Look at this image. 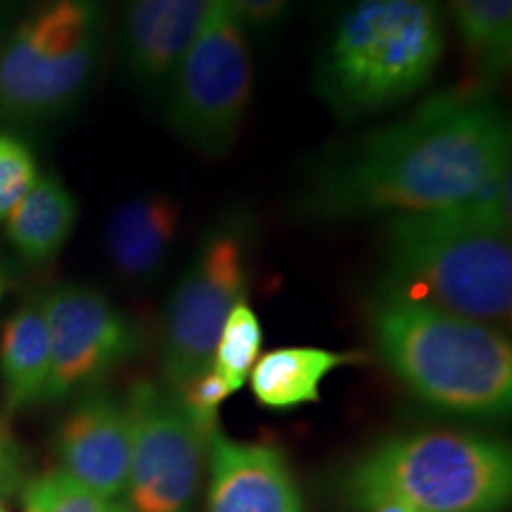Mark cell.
<instances>
[{
  "mask_svg": "<svg viewBox=\"0 0 512 512\" xmlns=\"http://www.w3.org/2000/svg\"><path fill=\"white\" fill-rule=\"evenodd\" d=\"M510 169V124L479 88L432 95L394 124L332 147L297 197L311 221L456 207Z\"/></svg>",
  "mask_w": 512,
  "mask_h": 512,
  "instance_id": "obj_1",
  "label": "cell"
},
{
  "mask_svg": "<svg viewBox=\"0 0 512 512\" xmlns=\"http://www.w3.org/2000/svg\"><path fill=\"white\" fill-rule=\"evenodd\" d=\"M382 290L501 328L512 309L510 223L475 202L389 216Z\"/></svg>",
  "mask_w": 512,
  "mask_h": 512,
  "instance_id": "obj_2",
  "label": "cell"
},
{
  "mask_svg": "<svg viewBox=\"0 0 512 512\" xmlns=\"http://www.w3.org/2000/svg\"><path fill=\"white\" fill-rule=\"evenodd\" d=\"M375 347L411 392L439 411L501 418L512 403V347L498 328L380 290Z\"/></svg>",
  "mask_w": 512,
  "mask_h": 512,
  "instance_id": "obj_3",
  "label": "cell"
},
{
  "mask_svg": "<svg viewBox=\"0 0 512 512\" xmlns=\"http://www.w3.org/2000/svg\"><path fill=\"white\" fill-rule=\"evenodd\" d=\"M444 48L441 0H354L320 57L316 91L337 117H373L420 93Z\"/></svg>",
  "mask_w": 512,
  "mask_h": 512,
  "instance_id": "obj_4",
  "label": "cell"
},
{
  "mask_svg": "<svg viewBox=\"0 0 512 512\" xmlns=\"http://www.w3.org/2000/svg\"><path fill=\"white\" fill-rule=\"evenodd\" d=\"M510 491L508 446L460 432L384 441L344 486L349 503L363 512L382 501L406 503L415 512H501Z\"/></svg>",
  "mask_w": 512,
  "mask_h": 512,
  "instance_id": "obj_5",
  "label": "cell"
},
{
  "mask_svg": "<svg viewBox=\"0 0 512 512\" xmlns=\"http://www.w3.org/2000/svg\"><path fill=\"white\" fill-rule=\"evenodd\" d=\"M100 48V0H43L0 48V119L36 124L72 110Z\"/></svg>",
  "mask_w": 512,
  "mask_h": 512,
  "instance_id": "obj_6",
  "label": "cell"
},
{
  "mask_svg": "<svg viewBox=\"0 0 512 512\" xmlns=\"http://www.w3.org/2000/svg\"><path fill=\"white\" fill-rule=\"evenodd\" d=\"M252 88L247 27L230 0H209L200 29L171 72L169 124L202 155H226L245 124Z\"/></svg>",
  "mask_w": 512,
  "mask_h": 512,
  "instance_id": "obj_7",
  "label": "cell"
},
{
  "mask_svg": "<svg viewBox=\"0 0 512 512\" xmlns=\"http://www.w3.org/2000/svg\"><path fill=\"white\" fill-rule=\"evenodd\" d=\"M254 235L242 216L216 221L190 256L164 313V387L181 394L211 368L216 342L235 304L245 302Z\"/></svg>",
  "mask_w": 512,
  "mask_h": 512,
  "instance_id": "obj_8",
  "label": "cell"
},
{
  "mask_svg": "<svg viewBox=\"0 0 512 512\" xmlns=\"http://www.w3.org/2000/svg\"><path fill=\"white\" fill-rule=\"evenodd\" d=\"M124 403L131 420L126 510L192 512L214 432H204L174 392L150 380L133 384Z\"/></svg>",
  "mask_w": 512,
  "mask_h": 512,
  "instance_id": "obj_9",
  "label": "cell"
},
{
  "mask_svg": "<svg viewBox=\"0 0 512 512\" xmlns=\"http://www.w3.org/2000/svg\"><path fill=\"white\" fill-rule=\"evenodd\" d=\"M41 299L50 339L46 401L79 392L136 354L133 320L95 287L60 285Z\"/></svg>",
  "mask_w": 512,
  "mask_h": 512,
  "instance_id": "obj_10",
  "label": "cell"
},
{
  "mask_svg": "<svg viewBox=\"0 0 512 512\" xmlns=\"http://www.w3.org/2000/svg\"><path fill=\"white\" fill-rule=\"evenodd\" d=\"M62 472L107 501H124L131 463V420L126 403L107 394L76 403L57 432Z\"/></svg>",
  "mask_w": 512,
  "mask_h": 512,
  "instance_id": "obj_11",
  "label": "cell"
},
{
  "mask_svg": "<svg viewBox=\"0 0 512 512\" xmlns=\"http://www.w3.org/2000/svg\"><path fill=\"white\" fill-rule=\"evenodd\" d=\"M207 512H302L285 456L271 446L238 444L216 430L209 439Z\"/></svg>",
  "mask_w": 512,
  "mask_h": 512,
  "instance_id": "obj_12",
  "label": "cell"
},
{
  "mask_svg": "<svg viewBox=\"0 0 512 512\" xmlns=\"http://www.w3.org/2000/svg\"><path fill=\"white\" fill-rule=\"evenodd\" d=\"M209 0H128L124 48L140 83L155 86L171 76L200 29Z\"/></svg>",
  "mask_w": 512,
  "mask_h": 512,
  "instance_id": "obj_13",
  "label": "cell"
},
{
  "mask_svg": "<svg viewBox=\"0 0 512 512\" xmlns=\"http://www.w3.org/2000/svg\"><path fill=\"white\" fill-rule=\"evenodd\" d=\"M181 219V202L164 192L140 195L119 204L105 226L110 264L128 280L152 278L176 245Z\"/></svg>",
  "mask_w": 512,
  "mask_h": 512,
  "instance_id": "obj_14",
  "label": "cell"
},
{
  "mask_svg": "<svg viewBox=\"0 0 512 512\" xmlns=\"http://www.w3.org/2000/svg\"><path fill=\"white\" fill-rule=\"evenodd\" d=\"M50 339L43 299H29L0 332V389L10 413L46 401Z\"/></svg>",
  "mask_w": 512,
  "mask_h": 512,
  "instance_id": "obj_15",
  "label": "cell"
},
{
  "mask_svg": "<svg viewBox=\"0 0 512 512\" xmlns=\"http://www.w3.org/2000/svg\"><path fill=\"white\" fill-rule=\"evenodd\" d=\"M79 221L74 192L53 174L38 176L22 202L5 219L10 245L31 266L48 264L62 252Z\"/></svg>",
  "mask_w": 512,
  "mask_h": 512,
  "instance_id": "obj_16",
  "label": "cell"
},
{
  "mask_svg": "<svg viewBox=\"0 0 512 512\" xmlns=\"http://www.w3.org/2000/svg\"><path fill=\"white\" fill-rule=\"evenodd\" d=\"M361 361V354H339L318 347H283L256 358L247 380L261 406L287 411L318 401L320 384L332 370Z\"/></svg>",
  "mask_w": 512,
  "mask_h": 512,
  "instance_id": "obj_17",
  "label": "cell"
},
{
  "mask_svg": "<svg viewBox=\"0 0 512 512\" xmlns=\"http://www.w3.org/2000/svg\"><path fill=\"white\" fill-rule=\"evenodd\" d=\"M470 67V88L486 91L512 62V0H448Z\"/></svg>",
  "mask_w": 512,
  "mask_h": 512,
  "instance_id": "obj_18",
  "label": "cell"
},
{
  "mask_svg": "<svg viewBox=\"0 0 512 512\" xmlns=\"http://www.w3.org/2000/svg\"><path fill=\"white\" fill-rule=\"evenodd\" d=\"M261 339H264V330H261L256 311L247 302L235 304V309L228 313L226 323H223L214 358H211V370L228 384L233 394L252 373L261 351Z\"/></svg>",
  "mask_w": 512,
  "mask_h": 512,
  "instance_id": "obj_19",
  "label": "cell"
},
{
  "mask_svg": "<svg viewBox=\"0 0 512 512\" xmlns=\"http://www.w3.org/2000/svg\"><path fill=\"white\" fill-rule=\"evenodd\" d=\"M24 512H128L124 503L107 501L62 470L31 479L22 491Z\"/></svg>",
  "mask_w": 512,
  "mask_h": 512,
  "instance_id": "obj_20",
  "label": "cell"
},
{
  "mask_svg": "<svg viewBox=\"0 0 512 512\" xmlns=\"http://www.w3.org/2000/svg\"><path fill=\"white\" fill-rule=\"evenodd\" d=\"M38 181V164L31 147L22 138L0 131V221L22 202Z\"/></svg>",
  "mask_w": 512,
  "mask_h": 512,
  "instance_id": "obj_21",
  "label": "cell"
},
{
  "mask_svg": "<svg viewBox=\"0 0 512 512\" xmlns=\"http://www.w3.org/2000/svg\"><path fill=\"white\" fill-rule=\"evenodd\" d=\"M292 0H230L245 27H271L285 15Z\"/></svg>",
  "mask_w": 512,
  "mask_h": 512,
  "instance_id": "obj_22",
  "label": "cell"
},
{
  "mask_svg": "<svg viewBox=\"0 0 512 512\" xmlns=\"http://www.w3.org/2000/svg\"><path fill=\"white\" fill-rule=\"evenodd\" d=\"M12 465H15V448H12V439L5 430V422L0 420V479L10 475Z\"/></svg>",
  "mask_w": 512,
  "mask_h": 512,
  "instance_id": "obj_23",
  "label": "cell"
},
{
  "mask_svg": "<svg viewBox=\"0 0 512 512\" xmlns=\"http://www.w3.org/2000/svg\"><path fill=\"white\" fill-rule=\"evenodd\" d=\"M370 512H415V510L411 508V505L399 503V501H382V503H377Z\"/></svg>",
  "mask_w": 512,
  "mask_h": 512,
  "instance_id": "obj_24",
  "label": "cell"
},
{
  "mask_svg": "<svg viewBox=\"0 0 512 512\" xmlns=\"http://www.w3.org/2000/svg\"><path fill=\"white\" fill-rule=\"evenodd\" d=\"M10 15V0H0V48L5 43V24H8Z\"/></svg>",
  "mask_w": 512,
  "mask_h": 512,
  "instance_id": "obj_25",
  "label": "cell"
},
{
  "mask_svg": "<svg viewBox=\"0 0 512 512\" xmlns=\"http://www.w3.org/2000/svg\"><path fill=\"white\" fill-rule=\"evenodd\" d=\"M3 294H5V275L0 273V299H3Z\"/></svg>",
  "mask_w": 512,
  "mask_h": 512,
  "instance_id": "obj_26",
  "label": "cell"
},
{
  "mask_svg": "<svg viewBox=\"0 0 512 512\" xmlns=\"http://www.w3.org/2000/svg\"><path fill=\"white\" fill-rule=\"evenodd\" d=\"M0 482H3V479H0ZM0 512H5V508H3V503H0Z\"/></svg>",
  "mask_w": 512,
  "mask_h": 512,
  "instance_id": "obj_27",
  "label": "cell"
}]
</instances>
